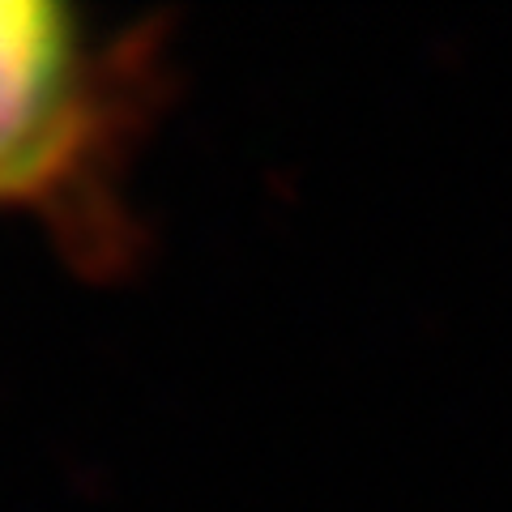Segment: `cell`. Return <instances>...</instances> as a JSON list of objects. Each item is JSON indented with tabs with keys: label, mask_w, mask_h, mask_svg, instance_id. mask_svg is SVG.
Masks as SVG:
<instances>
[{
	"label": "cell",
	"mask_w": 512,
	"mask_h": 512,
	"mask_svg": "<svg viewBox=\"0 0 512 512\" xmlns=\"http://www.w3.org/2000/svg\"><path fill=\"white\" fill-rule=\"evenodd\" d=\"M107 90L60 5L0 0V201H56L103 141Z\"/></svg>",
	"instance_id": "1"
}]
</instances>
